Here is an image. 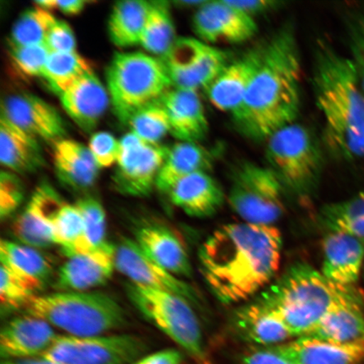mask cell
Instances as JSON below:
<instances>
[{
  "mask_svg": "<svg viewBox=\"0 0 364 364\" xmlns=\"http://www.w3.org/2000/svg\"><path fill=\"white\" fill-rule=\"evenodd\" d=\"M168 194L171 203L186 215L201 218L215 215L225 199L220 185L205 171L185 176L172 186Z\"/></svg>",
  "mask_w": 364,
  "mask_h": 364,
  "instance_id": "d4e9b609",
  "label": "cell"
},
{
  "mask_svg": "<svg viewBox=\"0 0 364 364\" xmlns=\"http://www.w3.org/2000/svg\"><path fill=\"white\" fill-rule=\"evenodd\" d=\"M136 242L144 252L176 277L192 276L193 268L183 244L167 228L148 225L136 233Z\"/></svg>",
  "mask_w": 364,
  "mask_h": 364,
  "instance_id": "83f0119b",
  "label": "cell"
},
{
  "mask_svg": "<svg viewBox=\"0 0 364 364\" xmlns=\"http://www.w3.org/2000/svg\"><path fill=\"white\" fill-rule=\"evenodd\" d=\"M132 304L144 318L183 348L198 364H213L205 351L201 326L189 300L167 291L130 283Z\"/></svg>",
  "mask_w": 364,
  "mask_h": 364,
  "instance_id": "ba28073f",
  "label": "cell"
},
{
  "mask_svg": "<svg viewBox=\"0 0 364 364\" xmlns=\"http://www.w3.org/2000/svg\"><path fill=\"white\" fill-rule=\"evenodd\" d=\"M49 51L45 45L10 47L14 68L24 78L42 77Z\"/></svg>",
  "mask_w": 364,
  "mask_h": 364,
  "instance_id": "60d3db41",
  "label": "cell"
},
{
  "mask_svg": "<svg viewBox=\"0 0 364 364\" xmlns=\"http://www.w3.org/2000/svg\"><path fill=\"white\" fill-rule=\"evenodd\" d=\"M268 168L284 189L306 196L320 181L323 153L315 135L306 126L294 124L277 131L266 141Z\"/></svg>",
  "mask_w": 364,
  "mask_h": 364,
  "instance_id": "52a82bcc",
  "label": "cell"
},
{
  "mask_svg": "<svg viewBox=\"0 0 364 364\" xmlns=\"http://www.w3.org/2000/svg\"><path fill=\"white\" fill-rule=\"evenodd\" d=\"M84 224L86 245L90 250L97 249L106 240V213L101 203L93 198H84L75 203Z\"/></svg>",
  "mask_w": 364,
  "mask_h": 364,
  "instance_id": "f35d334b",
  "label": "cell"
},
{
  "mask_svg": "<svg viewBox=\"0 0 364 364\" xmlns=\"http://www.w3.org/2000/svg\"><path fill=\"white\" fill-rule=\"evenodd\" d=\"M208 1H175L173 4L177 7L181 8H197V10L200 7L204 6Z\"/></svg>",
  "mask_w": 364,
  "mask_h": 364,
  "instance_id": "816d5d0a",
  "label": "cell"
},
{
  "mask_svg": "<svg viewBox=\"0 0 364 364\" xmlns=\"http://www.w3.org/2000/svg\"><path fill=\"white\" fill-rule=\"evenodd\" d=\"M284 193L269 168L241 162L232 173L229 203L245 223L272 225L283 215Z\"/></svg>",
  "mask_w": 364,
  "mask_h": 364,
  "instance_id": "9c48e42d",
  "label": "cell"
},
{
  "mask_svg": "<svg viewBox=\"0 0 364 364\" xmlns=\"http://www.w3.org/2000/svg\"><path fill=\"white\" fill-rule=\"evenodd\" d=\"M0 270V302L2 311L24 309L31 299L38 296L33 288L7 267L1 265Z\"/></svg>",
  "mask_w": 364,
  "mask_h": 364,
  "instance_id": "ab89813d",
  "label": "cell"
},
{
  "mask_svg": "<svg viewBox=\"0 0 364 364\" xmlns=\"http://www.w3.org/2000/svg\"><path fill=\"white\" fill-rule=\"evenodd\" d=\"M116 269L130 283L167 291L196 301L197 295L188 284L149 257L135 240L122 239L116 245Z\"/></svg>",
  "mask_w": 364,
  "mask_h": 364,
  "instance_id": "9a60e30c",
  "label": "cell"
},
{
  "mask_svg": "<svg viewBox=\"0 0 364 364\" xmlns=\"http://www.w3.org/2000/svg\"><path fill=\"white\" fill-rule=\"evenodd\" d=\"M1 116L34 139L56 143L65 139L66 125L60 113L38 95L21 92L1 102Z\"/></svg>",
  "mask_w": 364,
  "mask_h": 364,
  "instance_id": "4fadbf2b",
  "label": "cell"
},
{
  "mask_svg": "<svg viewBox=\"0 0 364 364\" xmlns=\"http://www.w3.org/2000/svg\"><path fill=\"white\" fill-rule=\"evenodd\" d=\"M146 345L130 334L79 338L58 336L42 356L57 364H129L142 358Z\"/></svg>",
  "mask_w": 364,
  "mask_h": 364,
  "instance_id": "30bf717a",
  "label": "cell"
},
{
  "mask_svg": "<svg viewBox=\"0 0 364 364\" xmlns=\"http://www.w3.org/2000/svg\"><path fill=\"white\" fill-rule=\"evenodd\" d=\"M1 265L25 280L36 293L52 279L53 269L48 258L38 249L2 240L0 242Z\"/></svg>",
  "mask_w": 364,
  "mask_h": 364,
  "instance_id": "4dcf8cb0",
  "label": "cell"
},
{
  "mask_svg": "<svg viewBox=\"0 0 364 364\" xmlns=\"http://www.w3.org/2000/svg\"><path fill=\"white\" fill-rule=\"evenodd\" d=\"M301 58L295 31L286 25L266 43L259 70L232 117L236 129L256 142L294 124L300 109Z\"/></svg>",
  "mask_w": 364,
  "mask_h": 364,
  "instance_id": "7a4b0ae2",
  "label": "cell"
},
{
  "mask_svg": "<svg viewBox=\"0 0 364 364\" xmlns=\"http://www.w3.org/2000/svg\"><path fill=\"white\" fill-rule=\"evenodd\" d=\"M266 43H259L236 59H232L220 75L205 90L218 110L233 113L243 101L265 53Z\"/></svg>",
  "mask_w": 364,
  "mask_h": 364,
  "instance_id": "e0dca14e",
  "label": "cell"
},
{
  "mask_svg": "<svg viewBox=\"0 0 364 364\" xmlns=\"http://www.w3.org/2000/svg\"><path fill=\"white\" fill-rule=\"evenodd\" d=\"M89 149L100 168L110 167L117 164L120 143L107 132H98L91 136Z\"/></svg>",
  "mask_w": 364,
  "mask_h": 364,
  "instance_id": "ee69618b",
  "label": "cell"
},
{
  "mask_svg": "<svg viewBox=\"0 0 364 364\" xmlns=\"http://www.w3.org/2000/svg\"><path fill=\"white\" fill-rule=\"evenodd\" d=\"M233 323L244 339L267 348L288 343L294 338L279 316L258 299L239 308Z\"/></svg>",
  "mask_w": 364,
  "mask_h": 364,
  "instance_id": "484cf974",
  "label": "cell"
},
{
  "mask_svg": "<svg viewBox=\"0 0 364 364\" xmlns=\"http://www.w3.org/2000/svg\"><path fill=\"white\" fill-rule=\"evenodd\" d=\"M175 26L168 1H149V11L140 45L159 58L169 53L176 42Z\"/></svg>",
  "mask_w": 364,
  "mask_h": 364,
  "instance_id": "d6a6232c",
  "label": "cell"
},
{
  "mask_svg": "<svg viewBox=\"0 0 364 364\" xmlns=\"http://www.w3.org/2000/svg\"><path fill=\"white\" fill-rule=\"evenodd\" d=\"M244 364H293L269 348L257 349L245 355Z\"/></svg>",
  "mask_w": 364,
  "mask_h": 364,
  "instance_id": "c3c4849f",
  "label": "cell"
},
{
  "mask_svg": "<svg viewBox=\"0 0 364 364\" xmlns=\"http://www.w3.org/2000/svg\"><path fill=\"white\" fill-rule=\"evenodd\" d=\"M53 159L58 179L75 191L91 188L101 169L89 147L72 139H63L53 144Z\"/></svg>",
  "mask_w": 364,
  "mask_h": 364,
  "instance_id": "4316f807",
  "label": "cell"
},
{
  "mask_svg": "<svg viewBox=\"0 0 364 364\" xmlns=\"http://www.w3.org/2000/svg\"><path fill=\"white\" fill-rule=\"evenodd\" d=\"M58 338L53 327L30 315L12 318L0 334L2 361L39 358Z\"/></svg>",
  "mask_w": 364,
  "mask_h": 364,
  "instance_id": "d6986e66",
  "label": "cell"
},
{
  "mask_svg": "<svg viewBox=\"0 0 364 364\" xmlns=\"http://www.w3.org/2000/svg\"><path fill=\"white\" fill-rule=\"evenodd\" d=\"M88 1L85 0H71V1H57V0H39L36 1V6L45 9L47 11L57 10L68 16L77 15L84 10Z\"/></svg>",
  "mask_w": 364,
  "mask_h": 364,
  "instance_id": "7dc6e473",
  "label": "cell"
},
{
  "mask_svg": "<svg viewBox=\"0 0 364 364\" xmlns=\"http://www.w3.org/2000/svg\"><path fill=\"white\" fill-rule=\"evenodd\" d=\"M92 72L90 63L77 52L49 53L42 78L54 93L60 95L82 77Z\"/></svg>",
  "mask_w": 364,
  "mask_h": 364,
  "instance_id": "e575fe53",
  "label": "cell"
},
{
  "mask_svg": "<svg viewBox=\"0 0 364 364\" xmlns=\"http://www.w3.org/2000/svg\"><path fill=\"white\" fill-rule=\"evenodd\" d=\"M0 162L13 173L28 174L44 166L39 141L0 116Z\"/></svg>",
  "mask_w": 364,
  "mask_h": 364,
  "instance_id": "f546056e",
  "label": "cell"
},
{
  "mask_svg": "<svg viewBox=\"0 0 364 364\" xmlns=\"http://www.w3.org/2000/svg\"><path fill=\"white\" fill-rule=\"evenodd\" d=\"M54 244L59 245L68 258L91 252L86 245L83 220L76 205L65 202L51 218Z\"/></svg>",
  "mask_w": 364,
  "mask_h": 364,
  "instance_id": "836d02e7",
  "label": "cell"
},
{
  "mask_svg": "<svg viewBox=\"0 0 364 364\" xmlns=\"http://www.w3.org/2000/svg\"><path fill=\"white\" fill-rule=\"evenodd\" d=\"M282 248L283 238L275 226L225 225L200 248V271L220 302H243L271 283L279 270Z\"/></svg>",
  "mask_w": 364,
  "mask_h": 364,
  "instance_id": "6da1fadb",
  "label": "cell"
},
{
  "mask_svg": "<svg viewBox=\"0 0 364 364\" xmlns=\"http://www.w3.org/2000/svg\"><path fill=\"white\" fill-rule=\"evenodd\" d=\"M267 348L293 364H364V343L340 345L302 336Z\"/></svg>",
  "mask_w": 364,
  "mask_h": 364,
  "instance_id": "cb8c5ba5",
  "label": "cell"
},
{
  "mask_svg": "<svg viewBox=\"0 0 364 364\" xmlns=\"http://www.w3.org/2000/svg\"><path fill=\"white\" fill-rule=\"evenodd\" d=\"M63 203L52 186L40 184L14 223V235L20 243L31 247L38 250L51 247L55 245L51 218Z\"/></svg>",
  "mask_w": 364,
  "mask_h": 364,
  "instance_id": "ac0fdd59",
  "label": "cell"
},
{
  "mask_svg": "<svg viewBox=\"0 0 364 364\" xmlns=\"http://www.w3.org/2000/svg\"><path fill=\"white\" fill-rule=\"evenodd\" d=\"M57 18L51 11L38 6L21 13L14 23L10 36V47L44 45L50 28Z\"/></svg>",
  "mask_w": 364,
  "mask_h": 364,
  "instance_id": "8d00e7d4",
  "label": "cell"
},
{
  "mask_svg": "<svg viewBox=\"0 0 364 364\" xmlns=\"http://www.w3.org/2000/svg\"><path fill=\"white\" fill-rule=\"evenodd\" d=\"M1 364H57L43 358L18 359V360L2 361Z\"/></svg>",
  "mask_w": 364,
  "mask_h": 364,
  "instance_id": "f907efd6",
  "label": "cell"
},
{
  "mask_svg": "<svg viewBox=\"0 0 364 364\" xmlns=\"http://www.w3.org/2000/svg\"><path fill=\"white\" fill-rule=\"evenodd\" d=\"M119 143V156L112 176L114 188L122 195L147 197L156 185L169 147L145 142L131 132Z\"/></svg>",
  "mask_w": 364,
  "mask_h": 364,
  "instance_id": "7c38bea8",
  "label": "cell"
},
{
  "mask_svg": "<svg viewBox=\"0 0 364 364\" xmlns=\"http://www.w3.org/2000/svg\"><path fill=\"white\" fill-rule=\"evenodd\" d=\"M59 97L63 110L86 133L98 125L111 102L107 90L94 72L82 77Z\"/></svg>",
  "mask_w": 364,
  "mask_h": 364,
  "instance_id": "603a6c76",
  "label": "cell"
},
{
  "mask_svg": "<svg viewBox=\"0 0 364 364\" xmlns=\"http://www.w3.org/2000/svg\"><path fill=\"white\" fill-rule=\"evenodd\" d=\"M24 198V189L21 181L14 173L2 171L0 175V216L12 215Z\"/></svg>",
  "mask_w": 364,
  "mask_h": 364,
  "instance_id": "7bdbcfd3",
  "label": "cell"
},
{
  "mask_svg": "<svg viewBox=\"0 0 364 364\" xmlns=\"http://www.w3.org/2000/svg\"><path fill=\"white\" fill-rule=\"evenodd\" d=\"M68 336L86 338L120 329L127 324L124 309L101 292H56L36 296L24 308Z\"/></svg>",
  "mask_w": 364,
  "mask_h": 364,
  "instance_id": "5b68a950",
  "label": "cell"
},
{
  "mask_svg": "<svg viewBox=\"0 0 364 364\" xmlns=\"http://www.w3.org/2000/svg\"><path fill=\"white\" fill-rule=\"evenodd\" d=\"M149 11V1L126 0L114 4L108 20V35L118 48L140 44Z\"/></svg>",
  "mask_w": 364,
  "mask_h": 364,
  "instance_id": "1f68e13d",
  "label": "cell"
},
{
  "mask_svg": "<svg viewBox=\"0 0 364 364\" xmlns=\"http://www.w3.org/2000/svg\"><path fill=\"white\" fill-rule=\"evenodd\" d=\"M196 35L208 44H239L257 34L254 18L231 6L226 0L208 1L196 12L193 20Z\"/></svg>",
  "mask_w": 364,
  "mask_h": 364,
  "instance_id": "5bb4252c",
  "label": "cell"
},
{
  "mask_svg": "<svg viewBox=\"0 0 364 364\" xmlns=\"http://www.w3.org/2000/svg\"><path fill=\"white\" fill-rule=\"evenodd\" d=\"M107 83L113 112L125 124L172 88L161 58L141 52L115 53L107 68Z\"/></svg>",
  "mask_w": 364,
  "mask_h": 364,
  "instance_id": "8992f818",
  "label": "cell"
},
{
  "mask_svg": "<svg viewBox=\"0 0 364 364\" xmlns=\"http://www.w3.org/2000/svg\"><path fill=\"white\" fill-rule=\"evenodd\" d=\"M312 85L324 118V139L336 157L364 158V90L351 58L318 41L314 56Z\"/></svg>",
  "mask_w": 364,
  "mask_h": 364,
  "instance_id": "3957f363",
  "label": "cell"
},
{
  "mask_svg": "<svg viewBox=\"0 0 364 364\" xmlns=\"http://www.w3.org/2000/svg\"><path fill=\"white\" fill-rule=\"evenodd\" d=\"M321 247L322 274L336 285L353 287L356 284L364 261V239L328 232Z\"/></svg>",
  "mask_w": 364,
  "mask_h": 364,
  "instance_id": "44dd1931",
  "label": "cell"
},
{
  "mask_svg": "<svg viewBox=\"0 0 364 364\" xmlns=\"http://www.w3.org/2000/svg\"><path fill=\"white\" fill-rule=\"evenodd\" d=\"M44 45L49 53L76 52L74 33L70 26L65 21L57 19L53 23L46 38Z\"/></svg>",
  "mask_w": 364,
  "mask_h": 364,
  "instance_id": "f6af8a7d",
  "label": "cell"
},
{
  "mask_svg": "<svg viewBox=\"0 0 364 364\" xmlns=\"http://www.w3.org/2000/svg\"><path fill=\"white\" fill-rule=\"evenodd\" d=\"M169 116L170 134L180 142L199 143L209 125L197 90L171 88L161 100Z\"/></svg>",
  "mask_w": 364,
  "mask_h": 364,
  "instance_id": "7402d4cb",
  "label": "cell"
},
{
  "mask_svg": "<svg viewBox=\"0 0 364 364\" xmlns=\"http://www.w3.org/2000/svg\"><path fill=\"white\" fill-rule=\"evenodd\" d=\"M351 289L353 287L331 283L306 263H296L257 299L279 316L294 338H299L308 335Z\"/></svg>",
  "mask_w": 364,
  "mask_h": 364,
  "instance_id": "277c9868",
  "label": "cell"
},
{
  "mask_svg": "<svg viewBox=\"0 0 364 364\" xmlns=\"http://www.w3.org/2000/svg\"><path fill=\"white\" fill-rule=\"evenodd\" d=\"M340 345L364 343V311L360 295L351 289L341 296L306 336Z\"/></svg>",
  "mask_w": 364,
  "mask_h": 364,
  "instance_id": "ffe728a7",
  "label": "cell"
},
{
  "mask_svg": "<svg viewBox=\"0 0 364 364\" xmlns=\"http://www.w3.org/2000/svg\"><path fill=\"white\" fill-rule=\"evenodd\" d=\"M320 221L328 232H341L364 239V193L326 205L321 210Z\"/></svg>",
  "mask_w": 364,
  "mask_h": 364,
  "instance_id": "d590c367",
  "label": "cell"
},
{
  "mask_svg": "<svg viewBox=\"0 0 364 364\" xmlns=\"http://www.w3.org/2000/svg\"><path fill=\"white\" fill-rule=\"evenodd\" d=\"M127 125L131 133L152 144H158L171 131L169 116L161 101L136 112Z\"/></svg>",
  "mask_w": 364,
  "mask_h": 364,
  "instance_id": "74e56055",
  "label": "cell"
},
{
  "mask_svg": "<svg viewBox=\"0 0 364 364\" xmlns=\"http://www.w3.org/2000/svg\"><path fill=\"white\" fill-rule=\"evenodd\" d=\"M116 245L104 243L85 254L68 258L58 272V292H87L106 284L116 269Z\"/></svg>",
  "mask_w": 364,
  "mask_h": 364,
  "instance_id": "2e32d148",
  "label": "cell"
},
{
  "mask_svg": "<svg viewBox=\"0 0 364 364\" xmlns=\"http://www.w3.org/2000/svg\"><path fill=\"white\" fill-rule=\"evenodd\" d=\"M229 52L201 40L177 38L169 53L161 58L172 83V88L206 90L232 60Z\"/></svg>",
  "mask_w": 364,
  "mask_h": 364,
  "instance_id": "8fae6325",
  "label": "cell"
},
{
  "mask_svg": "<svg viewBox=\"0 0 364 364\" xmlns=\"http://www.w3.org/2000/svg\"><path fill=\"white\" fill-rule=\"evenodd\" d=\"M181 360L180 352L167 349L141 358L134 364H181Z\"/></svg>",
  "mask_w": 364,
  "mask_h": 364,
  "instance_id": "681fc988",
  "label": "cell"
},
{
  "mask_svg": "<svg viewBox=\"0 0 364 364\" xmlns=\"http://www.w3.org/2000/svg\"><path fill=\"white\" fill-rule=\"evenodd\" d=\"M226 1L231 6L252 18L255 16L277 10L284 4L283 2L272 1V0H236V1L226 0Z\"/></svg>",
  "mask_w": 364,
  "mask_h": 364,
  "instance_id": "bcb514c9",
  "label": "cell"
},
{
  "mask_svg": "<svg viewBox=\"0 0 364 364\" xmlns=\"http://www.w3.org/2000/svg\"><path fill=\"white\" fill-rule=\"evenodd\" d=\"M346 21L351 58L364 90V4L349 13Z\"/></svg>",
  "mask_w": 364,
  "mask_h": 364,
  "instance_id": "b9f144b4",
  "label": "cell"
},
{
  "mask_svg": "<svg viewBox=\"0 0 364 364\" xmlns=\"http://www.w3.org/2000/svg\"><path fill=\"white\" fill-rule=\"evenodd\" d=\"M216 161V153L199 143L180 142L169 147L159 173L156 188L163 193L185 176L199 171L208 172Z\"/></svg>",
  "mask_w": 364,
  "mask_h": 364,
  "instance_id": "f1b7e54d",
  "label": "cell"
}]
</instances>
